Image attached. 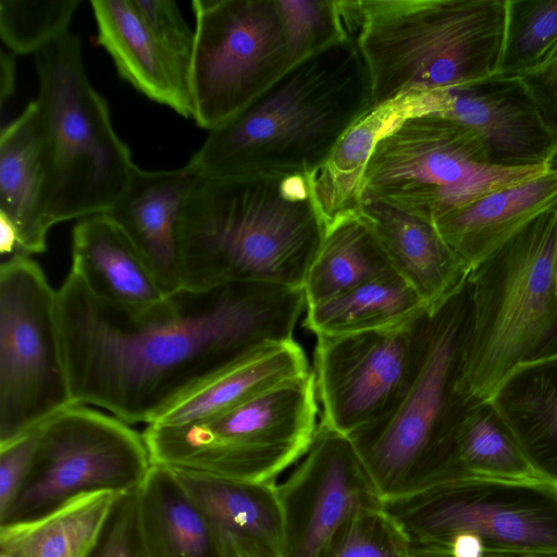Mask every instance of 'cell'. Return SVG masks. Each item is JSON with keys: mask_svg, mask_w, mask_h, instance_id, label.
I'll list each match as a JSON object with an SVG mask.
<instances>
[{"mask_svg": "<svg viewBox=\"0 0 557 557\" xmlns=\"http://www.w3.org/2000/svg\"><path fill=\"white\" fill-rule=\"evenodd\" d=\"M151 467L143 434L74 404L36 430L27 478L0 525L36 519L86 494L137 492Z\"/></svg>", "mask_w": 557, "mask_h": 557, "instance_id": "obj_12", "label": "cell"}, {"mask_svg": "<svg viewBox=\"0 0 557 557\" xmlns=\"http://www.w3.org/2000/svg\"><path fill=\"white\" fill-rule=\"evenodd\" d=\"M429 311L392 329L317 336L313 374L321 423L351 436L396 409L417 371Z\"/></svg>", "mask_w": 557, "mask_h": 557, "instance_id": "obj_14", "label": "cell"}, {"mask_svg": "<svg viewBox=\"0 0 557 557\" xmlns=\"http://www.w3.org/2000/svg\"><path fill=\"white\" fill-rule=\"evenodd\" d=\"M45 131L35 100L0 132V211L15 224L18 251L41 253L48 230L42 219L46 180Z\"/></svg>", "mask_w": 557, "mask_h": 557, "instance_id": "obj_24", "label": "cell"}, {"mask_svg": "<svg viewBox=\"0 0 557 557\" xmlns=\"http://www.w3.org/2000/svg\"><path fill=\"white\" fill-rule=\"evenodd\" d=\"M428 310L395 271L306 308L304 326L315 336L392 329Z\"/></svg>", "mask_w": 557, "mask_h": 557, "instance_id": "obj_30", "label": "cell"}, {"mask_svg": "<svg viewBox=\"0 0 557 557\" xmlns=\"http://www.w3.org/2000/svg\"><path fill=\"white\" fill-rule=\"evenodd\" d=\"M556 163H557V161H556Z\"/></svg>", "mask_w": 557, "mask_h": 557, "instance_id": "obj_46", "label": "cell"}, {"mask_svg": "<svg viewBox=\"0 0 557 557\" xmlns=\"http://www.w3.org/2000/svg\"><path fill=\"white\" fill-rule=\"evenodd\" d=\"M57 296L74 403L147 425L230 366L293 339L307 308L304 288L236 282L132 309L99 298L73 271Z\"/></svg>", "mask_w": 557, "mask_h": 557, "instance_id": "obj_1", "label": "cell"}, {"mask_svg": "<svg viewBox=\"0 0 557 557\" xmlns=\"http://www.w3.org/2000/svg\"><path fill=\"white\" fill-rule=\"evenodd\" d=\"M360 212L371 222L395 272L428 309L445 300L468 277L470 267L443 239L433 222L366 189Z\"/></svg>", "mask_w": 557, "mask_h": 557, "instance_id": "obj_19", "label": "cell"}, {"mask_svg": "<svg viewBox=\"0 0 557 557\" xmlns=\"http://www.w3.org/2000/svg\"><path fill=\"white\" fill-rule=\"evenodd\" d=\"M373 109L367 67L344 37L292 65L240 113L208 132L184 168L198 177L311 175Z\"/></svg>", "mask_w": 557, "mask_h": 557, "instance_id": "obj_3", "label": "cell"}, {"mask_svg": "<svg viewBox=\"0 0 557 557\" xmlns=\"http://www.w3.org/2000/svg\"><path fill=\"white\" fill-rule=\"evenodd\" d=\"M556 276H557V256H556Z\"/></svg>", "mask_w": 557, "mask_h": 557, "instance_id": "obj_45", "label": "cell"}, {"mask_svg": "<svg viewBox=\"0 0 557 557\" xmlns=\"http://www.w3.org/2000/svg\"><path fill=\"white\" fill-rule=\"evenodd\" d=\"M193 120L215 129L292 65L277 0H194Z\"/></svg>", "mask_w": 557, "mask_h": 557, "instance_id": "obj_13", "label": "cell"}, {"mask_svg": "<svg viewBox=\"0 0 557 557\" xmlns=\"http://www.w3.org/2000/svg\"><path fill=\"white\" fill-rule=\"evenodd\" d=\"M79 0H0V37L14 54H36L70 33Z\"/></svg>", "mask_w": 557, "mask_h": 557, "instance_id": "obj_32", "label": "cell"}, {"mask_svg": "<svg viewBox=\"0 0 557 557\" xmlns=\"http://www.w3.org/2000/svg\"><path fill=\"white\" fill-rule=\"evenodd\" d=\"M20 249V234L13 221L0 211V252L2 256Z\"/></svg>", "mask_w": 557, "mask_h": 557, "instance_id": "obj_42", "label": "cell"}, {"mask_svg": "<svg viewBox=\"0 0 557 557\" xmlns=\"http://www.w3.org/2000/svg\"><path fill=\"white\" fill-rule=\"evenodd\" d=\"M410 557H454L446 553L433 550H410Z\"/></svg>", "mask_w": 557, "mask_h": 557, "instance_id": "obj_44", "label": "cell"}, {"mask_svg": "<svg viewBox=\"0 0 557 557\" xmlns=\"http://www.w3.org/2000/svg\"><path fill=\"white\" fill-rule=\"evenodd\" d=\"M557 209V163L546 175L494 193L436 222L448 246L478 265L544 213Z\"/></svg>", "mask_w": 557, "mask_h": 557, "instance_id": "obj_22", "label": "cell"}, {"mask_svg": "<svg viewBox=\"0 0 557 557\" xmlns=\"http://www.w3.org/2000/svg\"><path fill=\"white\" fill-rule=\"evenodd\" d=\"M310 371L294 338L271 344L206 381L153 423L174 425L203 419Z\"/></svg>", "mask_w": 557, "mask_h": 557, "instance_id": "obj_26", "label": "cell"}, {"mask_svg": "<svg viewBox=\"0 0 557 557\" xmlns=\"http://www.w3.org/2000/svg\"><path fill=\"white\" fill-rule=\"evenodd\" d=\"M557 38V0H511L505 76L532 65Z\"/></svg>", "mask_w": 557, "mask_h": 557, "instance_id": "obj_34", "label": "cell"}, {"mask_svg": "<svg viewBox=\"0 0 557 557\" xmlns=\"http://www.w3.org/2000/svg\"><path fill=\"white\" fill-rule=\"evenodd\" d=\"M471 476L540 480L490 399L466 403L450 432L441 470L429 485Z\"/></svg>", "mask_w": 557, "mask_h": 557, "instance_id": "obj_27", "label": "cell"}, {"mask_svg": "<svg viewBox=\"0 0 557 557\" xmlns=\"http://www.w3.org/2000/svg\"><path fill=\"white\" fill-rule=\"evenodd\" d=\"M16 62L12 52L0 51V107L4 109L15 90Z\"/></svg>", "mask_w": 557, "mask_h": 557, "instance_id": "obj_41", "label": "cell"}, {"mask_svg": "<svg viewBox=\"0 0 557 557\" xmlns=\"http://www.w3.org/2000/svg\"><path fill=\"white\" fill-rule=\"evenodd\" d=\"M97 41L119 75L150 100L193 119L189 82L176 69L132 0H92Z\"/></svg>", "mask_w": 557, "mask_h": 557, "instance_id": "obj_20", "label": "cell"}, {"mask_svg": "<svg viewBox=\"0 0 557 557\" xmlns=\"http://www.w3.org/2000/svg\"><path fill=\"white\" fill-rule=\"evenodd\" d=\"M195 176L185 170L135 169L107 212L126 233L166 295L183 289L178 224Z\"/></svg>", "mask_w": 557, "mask_h": 557, "instance_id": "obj_18", "label": "cell"}, {"mask_svg": "<svg viewBox=\"0 0 557 557\" xmlns=\"http://www.w3.org/2000/svg\"><path fill=\"white\" fill-rule=\"evenodd\" d=\"M35 442L36 430L0 446V516L10 508L27 478Z\"/></svg>", "mask_w": 557, "mask_h": 557, "instance_id": "obj_38", "label": "cell"}, {"mask_svg": "<svg viewBox=\"0 0 557 557\" xmlns=\"http://www.w3.org/2000/svg\"><path fill=\"white\" fill-rule=\"evenodd\" d=\"M120 496L86 494L36 519L0 525V557H88Z\"/></svg>", "mask_w": 557, "mask_h": 557, "instance_id": "obj_28", "label": "cell"}, {"mask_svg": "<svg viewBox=\"0 0 557 557\" xmlns=\"http://www.w3.org/2000/svg\"><path fill=\"white\" fill-rule=\"evenodd\" d=\"M326 230L311 175L195 176L178 224L183 288H302Z\"/></svg>", "mask_w": 557, "mask_h": 557, "instance_id": "obj_2", "label": "cell"}, {"mask_svg": "<svg viewBox=\"0 0 557 557\" xmlns=\"http://www.w3.org/2000/svg\"><path fill=\"white\" fill-rule=\"evenodd\" d=\"M88 557H146L138 523L137 492L120 496Z\"/></svg>", "mask_w": 557, "mask_h": 557, "instance_id": "obj_37", "label": "cell"}, {"mask_svg": "<svg viewBox=\"0 0 557 557\" xmlns=\"http://www.w3.org/2000/svg\"><path fill=\"white\" fill-rule=\"evenodd\" d=\"M321 557H410V548L398 525L381 508L351 517Z\"/></svg>", "mask_w": 557, "mask_h": 557, "instance_id": "obj_33", "label": "cell"}, {"mask_svg": "<svg viewBox=\"0 0 557 557\" xmlns=\"http://www.w3.org/2000/svg\"><path fill=\"white\" fill-rule=\"evenodd\" d=\"M58 296L29 255L0 264V446L74 405Z\"/></svg>", "mask_w": 557, "mask_h": 557, "instance_id": "obj_11", "label": "cell"}, {"mask_svg": "<svg viewBox=\"0 0 557 557\" xmlns=\"http://www.w3.org/2000/svg\"><path fill=\"white\" fill-rule=\"evenodd\" d=\"M403 101L408 115L432 113L476 132L502 163L557 161V125L515 77L435 90Z\"/></svg>", "mask_w": 557, "mask_h": 557, "instance_id": "obj_16", "label": "cell"}, {"mask_svg": "<svg viewBox=\"0 0 557 557\" xmlns=\"http://www.w3.org/2000/svg\"><path fill=\"white\" fill-rule=\"evenodd\" d=\"M468 277L429 311L417 371L396 409L379 423L348 436L383 500L433 481L453 426L468 400L459 393L470 325Z\"/></svg>", "mask_w": 557, "mask_h": 557, "instance_id": "obj_7", "label": "cell"}, {"mask_svg": "<svg viewBox=\"0 0 557 557\" xmlns=\"http://www.w3.org/2000/svg\"><path fill=\"white\" fill-rule=\"evenodd\" d=\"M293 65L344 38L337 0H277Z\"/></svg>", "mask_w": 557, "mask_h": 557, "instance_id": "obj_35", "label": "cell"}, {"mask_svg": "<svg viewBox=\"0 0 557 557\" xmlns=\"http://www.w3.org/2000/svg\"><path fill=\"white\" fill-rule=\"evenodd\" d=\"M99 298L141 309L166 295L122 227L107 213L79 219L72 231V268Z\"/></svg>", "mask_w": 557, "mask_h": 557, "instance_id": "obj_21", "label": "cell"}, {"mask_svg": "<svg viewBox=\"0 0 557 557\" xmlns=\"http://www.w3.org/2000/svg\"><path fill=\"white\" fill-rule=\"evenodd\" d=\"M522 84L528 88L549 119L557 125V73L541 81Z\"/></svg>", "mask_w": 557, "mask_h": 557, "instance_id": "obj_39", "label": "cell"}, {"mask_svg": "<svg viewBox=\"0 0 557 557\" xmlns=\"http://www.w3.org/2000/svg\"><path fill=\"white\" fill-rule=\"evenodd\" d=\"M393 271L371 222L361 212L341 218L327 227L307 272V307Z\"/></svg>", "mask_w": 557, "mask_h": 557, "instance_id": "obj_29", "label": "cell"}, {"mask_svg": "<svg viewBox=\"0 0 557 557\" xmlns=\"http://www.w3.org/2000/svg\"><path fill=\"white\" fill-rule=\"evenodd\" d=\"M134 7L161 42L180 73L189 82L195 34L176 2L132 0Z\"/></svg>", "mask_w": 557, "mask_h": 557, "instance_id": "obj_36", "label": "cell"}, {"mask_svg": "<svg viewBox=\"0 0 557 557\" xmlns=\"http://www.w3.org/2000/svg\"><path fill=\"white\" fill-rule=\"evenodd\" d=\"M557 209L471 269L459 393L488 399L519 364L557 355Z\"/></svg>", "mask_w": 557, "mask_h": 557, "instance_id": "obj_5", "label": "cell"}, {"mask_svg": "<svg viewBox=\"0 0 557 557\" xmlns=\"http://www.w3.org/2000/svg\"><path fill=\"white\" fill-rule=\"evenodd\" d=\"M555 162H499L471 128L432 113L398 120L376 141L363 189L430 222L549 173Z\"/></svg>", "mask_w": 557, "mask_h": 557, "instance_id": "obj_8", "label": "cell"}, {"mask_svg": "<svg viewBox=\"0 0 557 557\" xmlns=\"http://www.w3.org/2000/svg\"><path fill=\"white\" fill-rule=\"evenodd\" d=\"M488 399L536 476L557 486V355L517 366Z\"/></svg>", "mask_w": 557, "mask_h": 557, "instance_id": "obj_23", "label": "cell"}, {"mask_svg": "<svg viewBox=\"0 0 557 557\" xmlns=\"http://www.w3.org/2000/svg\"><path fill=\"white\" fill-rule=\"evenodd\" d=\"M401 102L373 109L342 139L331 158L311 174L313 194L329 227L360 212L363 173L380 137L406 116Z\"/></svg>", "mask_w": 557, "mask_h": 557, "instance_id": "obj_31", "label": "cell"}, {"mask_svg": "<svg viewBox=\"0 0 557 557\" xmlns=\"http://www.w3.org/2000/svg\"><path fill=\"white\" fill-rule=\"evenodd\" d=\"M317 396L310 371L203 419L148 424L143 436L152 465L274 484L312 443Z\"/></svg>", "mask_w": 557, "mask_h": 557, "instance_id": "obj_9", "label": "cell"}, {"mask_svg": "<svg viewBox=\"0 0 557 557\" xmlns=\"http://www.w3.org/2000/svg\"><path fill=\"white\" fill-rule=\"evenodd\" d=\"M374 109L505 76L511 0H337Z\"/></svg>", "mask_w": 557, "mask_h": 557, "instance_id": "obj_4", "label": "cell"}, {"mask_svg": "<svg viewBox=\"0 0 557 557\" xmlns=\"http://www.w3.org/2000/svg\"><path fill=\"white\" fill-rule=\"evenodd\" d=\"M71 32L35 54L45 131L42 219L49 231L107 213L137 168L116 134L106 99L91 85Z\"/></svg>", "mask_w": 557, "mask_h": 557, "instance_id": "obj_6", "label": "cell"}, {"mask_svg": "<svg viewBox=\"0 0 557 557\" xmlns=\"http://www.w3.org/2000/svg\"><path fill=\"white\" fill-rule=\"evenodd\" d=\"M383 509L410 550L557 552V486L542 480H447L385 499Z\"/></svg>", "mask_w": 557, "mask_h": 557, "instance_id": "obj_10", "label": "cell"}, {"mask_svg": "<svg viewBox=\"0 0 557 557\" xmlns=\"http://www.w3.org/2000/svg\"><path fill=\"white\" fill-rule=\"evenodd\" d=\"M557 73V38L529 67L510 75L522 83H533Z\"/></svg>", "mask_w": 557, "mask_h": 557, "instance_id": "obj_40", "label": "cell"}, {"mask_svg": "<svg viewBox=\"0 0 557 557\" xmlns=\"http://www.w3.org/2000/svg\"><path fill=\"white\" fill-rule=\"evenodd\" d=\"M146 557H222L201 510L172 469L152 465L137 491Z\"/></svg>", "mask_w": 557, "mask_h": 557, "instance_id": "obj_25", "label": "cell"}, {"mask_svg": "<svg viewBox=\"0 0 557 557\" xmlns=\"http://www.w3.org/2000/svg\"><path fill=\"white\" fill-rule=\"evenodd\" d=\"M172 470L205 516L222 557H284L275 483Z\"/></svg>", "mask_w": 557, "mask_h": 557, "instance_id": "obj_17", "label": "cell"}, {"mask_svg": "<svg viewBox=\"0 0 557 557\" xmlns=\"http://www.w3.org/2000/svg\"><path fill=\"white\" fill-rule=\"evenodd\" d=\"M479 557H557L555 553L498 552L482 553Z\"/></svg>", "mask_w": 557, "mask_h": 557, "instance_id": "obj_43", "label": "cell"}, {"mask_svg": "<svg viewBox=\"0 0 557 557\" xmlns=\"http://www.w3.org/2000/svg\"><path fill=\"white\" fill-rule=\"evenodd\" d=\"M283 524L284 557H321L338 530L383 498L351 440L318 424L307 453L275 483Z\"/></svg>", "mask_w": 557, "mask_h": 557, "instance_id": "obj_15", "label": "cell"}]
</instances>
